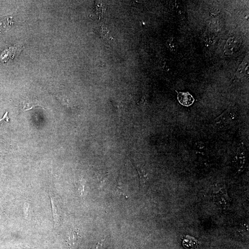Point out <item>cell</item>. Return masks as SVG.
<instances>
[{
	"instance_id": "obj_3",
	"label": "cell",
	"mask_w": 249,
	"mask_h": 249,
	"mask_svg": "<svg viewBox=\"0 0 249 249\" xmlns=\"http://www.w3.org/2000/svg\"><path fill=\"white\" fill-rule=\"evenodd\" d=\"M178 100L181 104L184 106H190L194 101L193 96L189 92H177Z\"/></svg>"
},
{
	"instance_id": "obj_8",
	"label": "cell",
	"mask_w": 249,
	"mask_h": 249,
	"mask_svg": "<svg viewBox=\"0 0 249 249\" xmlns=\"http://www.w3.org/2000/svg\"><path fill=\"white\" fill-rule=\"evenodd\" d=\"M194 149L197 153L203 154V152L206 150V147L205 145L203 142H199L195 144Z\"/></svg>"
},
{
	"instance_id": "obj_12",
	"label": "cell",
	"mask_w": 249,
	"mask_h": 249,
	"mask_svg": "<svg viewBox=\"0 0 249 249\" xmlns=\"http://www.w3.org/2000/svg\"><path fill=\"white\" fill-rule=\"evenodd\" d=\"M215 38L213 36H208L205 38V42L207 45H212L215 43Z\"/></svg>"
},
{
	"instance_id": "obj_5",
	"label": "cell",
	"mask_w": 249,
	"mask_h": 249,
	"mask_svg": "<svg viewBox=\"0 0 249 249\" xmlns=\"http://www.w3.org/2000/svg\"><path fill=\"white\" fill-rule=\"evenodd\" d=\"M246 158L243 153H237L233 160V163L238 170H243L245 164Z\"/></svg>"
},
{
	"instance_id": "obj_1",
	"label": "cell",
	"mask_w": 249,
	"mask_h": 249,
	"mask_svg": "<svg viewBox=\"0 0 249 249\" xmlns=\"http://www.w3.org/2000/svg\"><path fill=\"white\" fill-rule=\"evenodd\" d=\"M240 46V40L235 37H231L226 41L225 46V53L230 55L236 51Z\"/></svg>"
},
{
	"instance_id": "obj_9",
	"label": "cell",
	"mask_w": 249,
	"mask_h": 249,
	"mask_svg": "<svg viewBox=\"0 0 249 249\" xmlns=\"http://www.w3.org/2000/svg\"><path fill=\"white\" fill-rule=\"evenodd\" d=\"M51 204H52V209H53V217H54V220L55 223L56 224L58 221L59 219V211L58 208L56 207L55 204L53 202V200L51 199Z\"/></svg>"
},
{
	"instance_id": "obj_4",
	"label": "cell",
	"mask_w": 249,
	"mask_h": 249,
	"mask_svg": "<svg viewBox=\"0 0 249 249\" xmlns=\"http://www.w3.org/2000/svg\"><path fill=\"white\" fill-rule=\"evenodd\" d=\"M14 23L13 18L11 15L0 18V31L9 29L13 26Z\"/></svg>"
},
{
	"instance_id": "obj_2",
	"label": "cell",
	"mask_w": 249,
	"mask_h": 249,
	"mask_svg": "<svg viewBox=\"0 0 249 249\" xmlns=\"http://www.w3.org/2000/svg\"><path fill=\"white\" fill-rule=\"evenodd\" d=\"M214 199L217 205L223 208L228 206L230 200L226 191L223 190L219 191L218 193L215 194Z\"/></svg>"
},
{
	"instance_id": "obj_10",
	"label": "cell",
	"mask_w": 249,
	"mask_h": 249,
	"mask_svg": "<svg viewBox=\"0 0 249 249\" xmlns=\"http://www.w3.org/2000/svg\"><path fill=\"white\" fill-rule=\"evenodd\" d=\"M81 236L79 234V232L76 231L72 232L71 234L69 237V240L72 244H75V243L78 241Z\"/></svg>"
},
{
	"instance_id": "obj_11",
	"label": "cell",
	"mask_w": 249,
	"mask_h": 249,
	"mask_svg": "<svg viewBox=\"0 0 249 249\" xmlns=\"http://www.w3.org/2000/svg\"><path fill=\"white\" fill-rule=\"evenodd\" d=\"M167 45L170 50L172 51L176 50L177 49V44L175 39L170 38L167 42Z\"/></svg>"
},
{
	"instance_id": "obj_6",
	"label": "cell",
	"mask_w": 249,
	"mask_h": 249,
	"mask_svg": "<svg viewBox=\"0 0 249 249\" xmlns=\"http://www.w3.org/2000/svg\"><path fill=\"white\" fill-rule=\"evenodd\" d=\"M16 49L13 47H11L9 49L5 50L2 52L0 56V60L2 62H8L9 60L13 58L15 53Z\"/></svg>"
},
{
	"instance_id": "obj_13",
	"label": "cell",
	"mask_w": 249,
	"mask_h": 249,
	"mask_svg": "<svg viewBox=\"0 0 249 249\" xmlns=\"http://www.w3.org/2000/svg\"><path fill=\"white\" fill-rule=\"evenodd\" d=\"M104 238L101 239L100 241L98 242H97V243L95 245L93 249H102L103 244H104Z\"/></svg>"
},
{
	"instance_id": "obj_7",
	"label": "cell",
	"mask_w": 249,
	"mask_h": 249,
	"mask_svg": "<svg viewBox=\"0 0 249 249\" xmlns=\"http://www.w3.org/2000/svg\"><path fill=\"white\" fill-rule=\"evenodd\" d=\"M248 60H244L242 63L239 67L238 69L236 72V76L238 78H241L245 75L247 73V70H248Z\"/></svg>"
}]
</instances>
